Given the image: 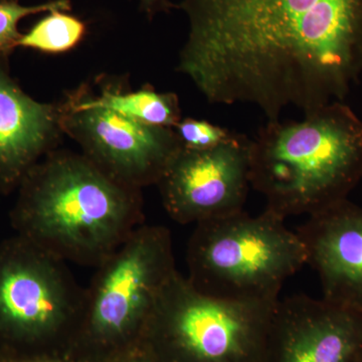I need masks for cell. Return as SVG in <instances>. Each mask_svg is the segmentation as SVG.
I'll use <instances>...</instances> for the list:
<instances>
[{"label": "cell", "mask_w": 362, "mask_h": 362, "mask_svg": "<svg viewBox=\"0 0 362 362\" xmlns=\"http://www.w3.org/2000/svg\"><path fill=\"white\" fill-rule=\"evenodd\" d=\"M177 71L211 104L279 120L343 102L362 78V0H182Z\"/></svg>", "instance_id": "obj_1"}, {"label": "cell", "mask_w": 362, "mask_h": 362, "mask_svg": "<svg viewBox=\"0 0 362 362\" xmlns=\"http://www.w3.org/2000/svg\"><path fill=\"white\" fill-rule=\"evenodd\" d=\"M9 218L16 235L65 262L101 265L144 225L142 189L81 152L54 149L21 181Z\"/></svg>", "instance_id": "obj_2"}, {"label": "cell", "mask_w": 362, "mask_h": 362, "mask_svg": "<svg viewBox=\"0 0 362 362\" xmlns=\"http://www.w3.org/2000/svg\"><path fill=\"white\" fill-rule=\"evenodd\" d=\"M250 182L286 220L349 199L362 178V120L344 102L268 121L250 139Z\"/></svg>", "instance_id": "obj_3"}, {"label": "cell", "mask_w": 362, "mask_h": 362, "mask_svg": "<svg viewBox=\"0 0 362 362\" xmlns=\"http://www.w3.org/2000/svg\"><path fill=\"white\" fill-rule=\"evenodd\" d=\"M188 282L223 301L275 304L283 285L307 265L306 251L285 218L265 209L197 223L188 242Z\"/></svg>", "instance_id": "obj_4"}, {"label": "cell", "mask_w": 362, "mask_h": 362, "mask_svg": "<svg viewBox=\"0 0 362 362\" xmlns=\"http://www.w3.org/2000/svg\"><path fill=\"white\" fill-rule=\"evenodd\" d=\"M277 303L206 296L177 271L161 293L142 340L158 362H266Z\"/></svg>", "instance_id": "obj_5"}, {"label": "cell", "mask_w": 362, "mask_h": 362, "mask_svg": "<svg viewBox=\"0 0 362 362\" xmlns=\"http://www.w3.org/2000/svg\"><path fill=\"white\" fill-rule=\"evenodd\" d=\"M176 272L170 230L139 226L97 267L85 289L78 337L103 349H132Z\"/></svg>", "instance_id": "obj_6"}, {"label": "cell", "mask_w": 362, "mask_h": 362, "mask_svg": "<svg viewBox=\"0 0 362 362\" xmlns=\"http://www.w3.org/2000/svg\"><path fill=\"white\" fill-rule=\"evenodd\" d=\"M66 263L21 235L0 243V340L11 349L78 334L85 289Z\"/></svg>", "instance_id": "obj_7"}, {"label": "cell", "mask_w": 362, "mask_h": 362, "mask_svg": "<svg viewBox=\"0 0 362 362\" xmlns=\"http://www.w3.org/2000/svg\"><path fill=\"white\" fill-rule=\"evenodd\" d=\"M64 135L93 163L115 180L142 188L156 185L181 148L173 128L139 122L98 102L89 83L58 102Z\"/></svg>", "instance_id": "obj_8"}, {"label": "cell", "mask_w": 362, "mask_h": 362, "mask_svg": "<svg viewBox=\"0 0 362 362\" xmlns=\"http://www.w3.org/2000/svg\"><path fill=\"white\" fill-rule=\"evenodd\" d=\"M250 139L242 135L214 148H181L156 187L176 223H202L243 211L250 182Z\"/></svg>", "instance_id": "obj_9"}, {"label": "cell", "mask_w": 362, "mask_h": 362, "mask_svg": "<svg viewBox=\"0 0 362 362\" xmlns=\"http://www.w3.org/2000/svg\"><path fill=\"white\" fill-rule=\"evenodd\" d=\"M362 309L298 295L279 300L266 362H357Z\"/></svg>", "instance_id": "obj_10"}, {"label": "cell", "mask_w": 362, "mask_h": 362, "mask_svg": "<svg viewBox=\"0 0 362 362\" xmlns=\"http://www.w3.org/2000/svg\"><path fill=\"white\" fill-rule=\"evenodd\" d=\"M297 233L322 298L362 309V207L349 199L311 214Z\"/></svg>", "instance_id": "obj_11"}, {"label": "cell", "mask_w": 362, "mask_h": 362, "mask_svg": "<svg viewBox=\"0 0 362 362\" xmlns=\"http://www.w3.org/2000/svg\"><path fill=\"white\" fill-rule=\"evenodd\" d=\"M63 135L58 103L33 99L11 77L9 66L0 63V194L16 192Z\"/></svg>", "instance_id": "obj_12"}, {"label": "cell", "mask_w": 362, "mask_h": 362, "mask_svg": "<svg viewBox=\"0 0 362 362\" xmlns=\"http://www.w3.org/2000/svg\"><path fill=\"white\" fill-rule=\"evenodd\" d=\"M96 98L107 108L157 127L173 129L182 119L177 95L157 92L152 86L125 90L121 86L103 82Z\"/></svg>", "instance_id": "obj_13"}, {"label": "cell", "mask_w": 362, "mask_h": 362, "mask_svg": "<svg viewBox=\"0 0 362 362\" xmlns=\"http://www.w3.org/2000/svg\"><path fill=\"white\" fill-rule=\"evenodd\" d=\"M87 32V23L70 11H52L23 33L18 47L47 54H65L77 47Z\"/></svg>", "instance_id": "obj_14"}, {"label": "cell", "mask_w": 362, "mask_h": 362, "mask_svg": "<svg viewBox=\"0 0 362 362\" xmlns=\"http://www.w3.org/2000/svg\"><path fill=\"white\" fill-rule=\"evenodd\" d=\"M71 0H49L35 6H25L20 0L0 1V63L9 66V59L18 47L23 33L21 21L35 14L52 11H71Z\"/></svg>", "instance_id": "obj_15"}, {"label": "cell", "mask_w": 362, "mask_h": 362, "mask_svg": "<svg viewBox=\"0 0 362 362\" xmlns=\"http://www.w3.org/2000/svg\"><path fill=\"white\" fill-rule=\"evenodd\" d=\"M175 129L181 147L190 150L214 148L239 139L240 134L202 119L182 118Z\"/></svg>", "instance_id": "obj_16"}, {"label": "cell", "mask_w": 362, "mask_h": 362, "mask_svg": "<svg viewBox=\"0 0 362 362\" xmlns=\"http://www.w3.org/2000/svg\"><path fill=\"white\" fill-rule=\"evenodd\" d=\"M0 362H92L85 357L74 356H21L18 350L8 349L0 356Z\"/></svg>", "instance_id": "obj_17"}, {"label": "cell", "mask_w": 362, "mask_h": 362, "mask_svg": "<svg viewBox=\"0 0 362 362\" xmlns=\"http://www.w3.org/2000/svg\"><path fill=\"white\" fill-rule=\"evenodd\" d=\"M140 11L145 13V16L152 20L156 14L169 13L173 9L176 8V4H173L170 0H139Z\"/></svg>", "instance_id": "obj_18"}, {"label": "cell", "mask_w": 362, "mask_h": 362, "mask_svg": "<svg viewBox=\"0 0 362 362\" xmlns=\"http://www.w3.org/2000/svg\"><path fill=\"white\" fill-rule=\"evenodd\" d=\"M125 357L121 362H158L153 354L149 351L148 349L143 347L142 350H138L136 351V347L130 349L131 356H128V351H125Z\"/></svg>", "instance_id": "obj_19"}, {"label": "cell", "mask_w": 362, "mask_h": 362, "mask_svg": "<svg viewBox=\"0 0 362 362\" xmlns=\"http://www.w3.org/2000/svg\"><path fill=\"white\" fill-rule=\"evenodd\" d=\"M357 362H362V354H361V358H359L358 361H357Z\"/></svg>", "instance_id": "obj_20"}, {"label": "cell", "mask_w": 362, "mask_h": 362, "mask_svg": "<svg viewBox=\"0 0 362 362\" xmlns=\"http://www.w3.org/2000/svg\"><path fill=\"white\" fill-rule=\"evenodd\" d=\"M0 1H6V0H0Z\"/></svg>", "instance_id": "obj_21"}]
</instances>
